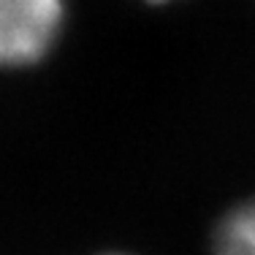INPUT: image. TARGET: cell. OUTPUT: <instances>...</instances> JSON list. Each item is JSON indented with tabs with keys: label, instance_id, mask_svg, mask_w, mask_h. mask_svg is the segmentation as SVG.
I'll return each mask as SVG.
<instances>
[{
	"label": "cell",
	"instance_id": "1",
	"mask_svg": "<svg viewBox=\"0 0 255 255\" xmlns=\"http://www.w3.org/2000/svg\"><path fill=\"white\" fill-rule=\"evenodd\" d=\"M65 0H0V68H25L54 49Z\"/></svg>",
	"mask_w": 255,
	"mask_h": 255
},
{
	"label": "cell",
	"instance_id": "2",
	"mask_svg": "<svg viewBox=\"0 0 255 255\" xmlns=\"http://www.w3.org/2000/svg\"><path fill=\"white\" fill-rule=\"evenodd\" d=\"M212 255H255V201L236 206L220 220Z\"/></svg>",
	"mask_w": 255,
	"mask_h": 255
},
{
	"label": "cell",
	"instance_id": "3",
	"mask_svg": "<svg viewBox=\"0 0 255 255\" xmlns=\"http://www.w3.org/2000/svg\"><path fill=\"white\" fill-rule=\"evenodd\" d=\"M149 3H168V0H149Z\"/></svg>",
	"mask_w": 255,
	"mask_h": 255
}]
</instances>
